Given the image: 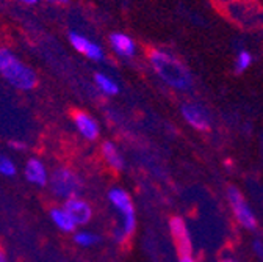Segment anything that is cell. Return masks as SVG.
Wrapping results in <instances>:
<instances>
[{
  "label": "cell",
  "instance_id": "obj_1",
  "mask_svg": "<svg viewBox=\"0 0 263 262\" xmlns=\"http://www.w3.org/2000/svg\"><path fill=\"white\" fill-rule=\"evenodd\" d=\"M147 60L152 71L163 83H166L176 91H190L193 88V76L190 69L173 52L155 47L149 50Z\"/></svg>",
  "mask_w": 263,
  "mask_h": 262
},
{
  "label": "cell",
  "instance_id": "obj_8",
  "mask_svg": "<svg viewBox=\"0 0 263 262\" xmlns=\"http://www.w3.org/2000/svg\"><path fill=\"white\" fill-rule=\"evenodd\" d=\"M24 178L28 184L35 185V187H47L49 184V178H50V171L46 165V162L41 157H28L24 163L22 168Z\"/></svg>",
  "mask_w": 263,
  "mask_h": 262
},
{
  "label": "cell",
  "instance_id": "obj_15",
  "mask_svg": "<svg viewBox=\"0 0 263 262\" xmlns=\"http://www.w3.org/2000/svg\"><path fill=\"white\" fill-rule=\"evenodd\" d=\"M94 85L104 96H108V97L116 96L121 90L119 83L111 76H108L107 73H102V71L94 73Z\"/></svg>",
  "mask_w": 263,
  "mask_h": 262
},
{
  "label": "cell",
  "instance_id": "obj_11",
  "mask_svg": "<svg viewBox=\"0 0 263 262\" xmlns=\"http://www.w3.org/2000/svg\"><path fill=\"white\" fill-rule=\"evenodd\" d=\"M63 206L68 209V212L71 214V217L74 218L79 228H85L86 224L91 223L94 211L91 203L85 200L83 196H76L72 200H68L66 203H63Z\"/></svg>",
  "mask_w": 263,
  "mask_h": 262
},
{
  "label": "cell",
  "instance_id": "obj_10",
  "mask_svg": "<svg viewBox=\"0 0 263 262\" xmlns=\"http://www.w3.org/2000/svg\"><path fill=\"white\" fill-rule=\"evenodd\" d=\"M72 124L79 132V135L86 142H96L99 135H101V126H99L97 119L88 112H83V110L74 112Z\"/></svg>",
  "mask_w": 263,
  "mask_h": 262
},
{
  "label": "cell",
  "instance_id": "obj_18",
  "mask_svg": "<svg viewBox=\"0 0 263 262\" xmlns=\"http://www.w3.org/2000/svg\"><path fill=\"white\" fill-rule=\"evenodd\" d=\"M17 174V165L16 162L5 155V154H0V176L4 178H14Z\"/></svg>",
  "mask_w": 263,
  "mask_h": 262
},
{
  "label": "cell",
  "instance_id": "obj_19",
  "mask_svg": "<svg viewBox=\"0 0 263 262\" xmlns=\"http://www.w3.org/2000/svg\"><path fill=\"white\" fill-rule=\"evenodd\" d=\"M252 250H254V253H255V256L263 262V240H260V239H255L254 242H252Z\"/></svg>",
  "mask_w": 263,
  "mask_h": 262
},
{
  "label": "cell",
  "instance_id": "obj_9",
  "mask_svg": "<svg viewBox=\"0 0 263 262\" xmlns=\"http://www.w3.org/2000/svg\"><path fill=\"white\" fill-rule=\"evenodd\" d=\"M170 231H171V237H173V242H174L179 257L191 256L193 254V242H191V236H190L185 220L180 217H173L170 220Z\"/></svg>",
  "mask_w": 263,
  "mask_h": 262
},
{
  "label": "cell",
  "instance_id": "obj_12",
  "mask_svg": "<svg viewBox=\"0 0 263 262\" xmlns=\"http://www.w3.org/2000/svg\"><path fill=\"white\" fill-rule=\"evenodd\" d=\"M110 49L121 58H134L137 55V43L124 31H113L108 37Z\"/></svg>",
  "mask_w": 263,
  "mask_h": 262
},
{
  "label": "cell",
  "instance_id": "obj_16",
  "mask_svg": "<svg viewBox=\"0 0 263 262\" xmlns=\"http://www.w3.org/2000/svg\"><path fill=\"white\" fill-rule=\"evenodd\" d=\"M72 240L80 248H91V247H96L99 243L101 236L94 231H91V229H88V228H79L77 231L72 234Z\"/></svg>",
  "mask_w": 263,
  "mask_h": 262
},
{
  "label": "cell",
  "instance_id": "obj_14",
  "mask_svg": "<svg viewBox=\"0 0 263 262\" xmlns=\"http://www.w3.org/2000/svg\"><path fill=\"white\" fill-rule=\"evenodd\" d=\"M101 154L102 159L105 162V165L113 170V171H122L125 168V160L124 155L121 152V149L118 148L116 143L113 142H104L101 146Z\"/></svg>",
  "mask_w": 263,
  "mask_h": 262
},
{
  "label": "cell",
  "instance_id": "obj_5",
  "mask_svg": "<svg viewBox=\"0 0 263 262\" xmlns=\"http://www.w3.org/2000/svg\"><path fill=\"white\" fill-rule=\"evenodd\" d=\"M226 196H227L229 206L232 209L234 217L238 221V224L241 228L248 229V231L257 229V217H255L254 211L251 209V206L248 204V200L245 198L241 190L237 188L235 185H230V187H227Z\"/></svg>",
  "mask_w": 263,
  "mask_h": 262
},
{
  "label": "cell",
  "instance_id": "obj_25",
  "mask_svg": "<svg viewBox=\"0 0 263 262\" xmlns=\"http://www.w3.org/2000/svg\"><path fill=\"white\" fill-rule=\"evenodd\" d=\"M219 262H238V260L234 259V257H224V259H221Z\"/></svg>",
  "mask_w": 263,
  "mask_h": 262
},
{
  "label": "cell",
  "instance_id": "obj_6",
  "mask_svg": "<svg viewBox=\"0 0 263 262\" xmlns=\"http://www.w3.org/2000/svg\"><path fill=\"white\" fill-rule=\"evenodd\" d=\"M180 115L186 124H190L196 130H199V132H205L212 126V116L209 110L199 102H183L180 107Z\"/></svg>",
  "mask_w": 263,
  "mask_h": 262
},
{
  "label": "cell",
  "instance_id": "obj_17",
  "mask_svg": "<svg viewBox=\"0 0 263 262\" xmlns=\"http://www.w3.org/2000/svg\"><path fill=\"white\" fill-rule=\"evenodd\" d=\"M252 63H254V55L249 50H246V49L238 50L237 55H235V60H234V71H235V74L246 73L252 66Z\"/></svg>",
  "mask_w": 263,
  "mask_h": 262
},
{
  "label": "cell",
  "instance_id": "obj_4",
  "mask_svg": "<svg viewBox=\"0 0 263 262\" xmlns=\"http://www.w3.org/2000/svg\"><path fill=\"white\" fill-rule=\"evenodd\" d=\"M47 188L57 200L66 203L68 200L76 198V196H82L83 181L80 174L71 167L60 165L50 171Z\"/></svg>",
  "mask_w": 263,
  "mask_h": 262
},
{
  "label": "cell",
  "instance_id": "obj_13",
  "mask_svg": "<svg viewBox=\"0 0 263 262\" xmlns=\"http://www.w3.org/2000/svg\"><path fill=\"white\" fill-rule=\"evenodd\" d=\"M49 217H50L53 226L58 229V231H61L64 234H74L79 229L77 223L74 221V218L71 217V214L68 212V209H66L63 204L50 207Z\"/></svg>",
  "mask_w": 263,
  "mask_h": 262
},
{
  "label": "cell",
  "instance_id": "obj_2",
  "mask_svg": "<svg viewBox=\"0 0 263 262\" xmlns=\"http://www.w3.org/2000/svg\"><path fill=\"white\" fill-rule=\"evenodd\" d=\"M0 76L19 91H31L38 86V74L22 61L10 47H0Z\"/></svg>",
  "mask_w": 263,
  "mask_h": 262
},
{
  "label": "cell",
  "instance_id": "obj_21",
  "mask_svg": "<svg viewBox=\"0 0 263 262\" xmlns=\"http://www.w3.org/2000/svg\"><path fill=\"white\" fill-rule=\"evenodd\" d=\"M46 2L52 4V5H66L69 0H46Z\"/></svg>",
  "mask_w": 263,
  "mask_h": 262
},
{
  "label": "cell",
  "instance_id": "obj_22",
  "mask_svg": "<svg viewBox=\"0 0 263 262\" xmlns=\"http://www.w3.org/2000/svg\"><path fill=\"white\" fill-rule=\"evenodd\" d=\"M179 262H196V259L193 254L191 256H182V257H179Z\"/></svg>",
  "mask_w": 263,
  "mask_h": 262
},
{
  "label": "cell",
  "instance_id": "obj_23",
  "mask_svg": "<svg viewBox=\"0 0 263 262\" xmlns=\"http://www.w3.org/2000/svg\"><path fill=\"white\" fill-rule=\"evenodd\" d=\"M21 2L24 4V5H28V7H33V5H36L40 0H21Z\"/></svg>",
  "mask_w": 263,
  "mask_h": 262
},
{
  "label": "cell",
  "instance_id": "obj_3",
  "mask_svg": "<svg viewBox=\"0 0 263 262\" xmlns=\"http://www.w3.org/2000/svg\"><path fill=\"white\" fill-rule=\"evenodd\" d=\"M108 201L118 214V226L115 228V239L124 243L137 229V212L132 196L122 187H111L108 190Z\"/></svg>",
  "mask_w": 263,
  "mask_h": 262
},
{
  "label": "cell",
  "instance_id": "obj_7",
  "mask_svg": "<svg viewBox=\"0 0 263 262\" xmlns=\"http://www.w3.org/2000/svg\"><path fill=\"white\" fill-rule=\"evenodd\" d=\"M69 43L71 46L85 58L94 61V63H101L105 60V50L102 49L101 44H97L96 41H92L91 38L85 37L83 33H79V31H71L69 33Z\"/></svg>",
  "mask_w": 263,
  "mask_h": 262
},
{
  "label": "cell",
  "instance_id": "obj_20",
  "mask_svg": "<svg viewBox=\"0 0 263 262\" xmlns=\"http://www.w3.org/2000/svg\"><path fill=\"white\" fill-rule=\"evenodd\" d=\"M10 148L16 152H24L27 149V143L24 140H11L10 142Z\"/></svg>",
  "mask_w": 263,
  "mask_h": 262
},
{
  "label": "cell",
  "instance_id": "obj_24",
  "mask_svg": "<svg viewBox=\"0 0 263 262\" xmlns=\"http://www.w3.org/2000/svg\"><path fill=\"white\" fill-rule=\"evenodd\" d=\"M0 262H8V257H7V254H5V251L0 248Z\"/></svg>",
  "mask_w": 263,
  "mask_h": 262
}]
</instances>
